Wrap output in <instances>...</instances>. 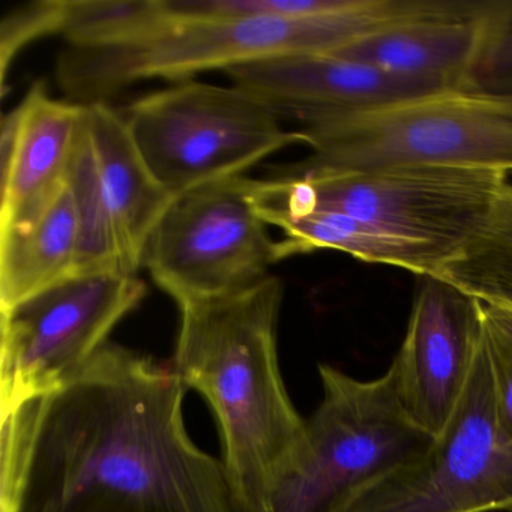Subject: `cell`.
Instances as JSON below:
<instances>
[{"label":"cell","mask_w":512,"mask_h":512,"mask_svg":"<svg viewBox=\"0 0 512 512\" xmlns=\"http://www.w3.org/2000/svg\"><path fill=\"white\" fill-rule=\"evenodd\" d=\"M172 365L107 343L0 428V512H236L223 461L188 434Z\"/></svg>","instance_id":"cell-1"},{"label":"cell","mask_w":512,"mask_h":512,"mask_svg":"<svg viewBox=\"0 0 512 512\" xmlns=\"http://www.w3.org/2000/svg\"><path fill=\"white\" fill-rule=\"evenodd\" d=\"M283 281L179 308L173 370L214 412L236 512H266L295 466L307 421L293 406L277 350Z\"/></svg>","instance_id":"cell-2"},{"label":"cell","mask_w":512,"mask_h":512,"mask_svg":"<svg viewBox=\"0 0 512 512\" xmlns=\"http://www.w3.org/2000/svg\"><path fill=\"white\" fill-rule=\"evenodd\" d=\"M403 0H355L340 13L314 17H259L226 22L173 23L155 37L119 49H71L59 77L82 104L139 80H185L260 59L329 53L365 35L407 22Z\"/></svg>","instance_id":"cell-3"},{"label":"cell","mask_w":512,"mask_h":512,"mask_svg":"<svg viewBox=\"0 0 512 512\" xmlns=\"http://www.w3.org/2000/svg\"><path fill=\"white\" fill-rule=\"evenodd\" d=\"M506 179L496 170L439 166L289 169L280 178H247V188L257 209L338 212L424 245L446 265L484 223Z\"/></svg>","instance_id":"cell-4"},{"label":"cell","mask_w":512,"mask_h":512,"mask_svg":"<svg viewBox=\"0 0 512 512\" xmlns=\"http://www.w3.org/2000/svg\"><path fill=\"white\" fill-rule=\"evenodd\" d=\"M310 157L296 172L439 166L512 172V97L434 92L301 128Z\"/></svg>","instance_id":"cell-5"},{"label":"cell","mask_w":512,"mask_h":512,"mask_svg":"<svg viewBox=\"0 0 512 512\" xmlns=\"http://www.w3.org/2000/svg\"><path fill=\"white\" fill-rule=\"evenodd\" d=\"M124 119L146 166L175 199L304 145L301 131H287L268 104L236 86L185 80L134 101Z\"/></svg>","instance_id":"cell-6"},{"label":"cell","mask_w":512,"mask_h":512,"mask_svg":"<svg viewBox=\"0 0 512 512\" xmlns=\"http://www.w3.org/2000/svg\"><path fill=\"white\" fill-rule=\"evenodd\" d=\"M319 374L322 403L308 419L304 449L266 512H335L359 488L433 440L401 412L389 371L359 380L320 365Z\"/></svg>","instance_id":"cell-7"},{"label":"cell","mask_w":512,"mask_h":512,"mask_svg":"<svg viewBox=\"0 0 512 512\" xmlns=\"http://www.w3.org/2000/svg\"><path fill=\"white\" fill-rule=\"evenodd\" d=\"M512 509V448L497 425L493 374L481 343L466 392L430 445L353 493L335 512Z\"/></svg>","instance_id":"cell-8"},{"label":"cell","mask_w":512,"mask_h":512,"mask_svg":"<svg viewBox=\"0 0 512 512\" xmlns=\"http://www.w3.org/2000/svg\"><path fill=\"white\" fill-rule=\"evenodd\" d=\"M280 260V242L251 200L245 176L176 197L143 254V265L179 308L245 292Z\"/></svg>","instance_id":"cell-9"},{"label":"cell","mask_w":512,"mask_h":512,"mask_svg":"<svg viewBox=\"0 0 512 512\" xmlns=\"http://www.w3.org/2000/svg\"><path fill=\"white\" fill-rule=\"evenodd\" d=\"M145 295L136 275H80L0 311V415L67 385Z\"/></svg>","instance_id":"cell-10"},{"label":"cell","mask_w":512,"mask_h":512,"mask_svg":"<svg viewBox=\"0 0 512 512\" xmlns=\"http://www.w3.org/2000/svg\"><path fill=\"white\" fill-rule=\"evenodd\" d=\"M484 304L442 278L419 277L406 337L388 368L407 421L434 437L460 404L482 343Z\"/></svg>","instance_id":"cell-11"},{"label":"cell","mask_w":512,"mask_h":512,"mask_svg":"<svg viewBox=\"0 0 512 512\" xmlns=\"http://www.w3.org/2000/svg\"><path fill=\"white\" fill-rule=\"evenodd\" d=\"M86 104L53 100L41 83L2 121L0 232L34 226L67 190Z\"/></svg>","instance_id":"cell-12"},{"label":"cell","mask_w":512,"mask_h":512,"mask_svg":"<svg viewBox=\"0 0 512 512\" xmlns=\"http://www.w3.org/2000/svg\"><path fill=\"white\" fill-rule=\"evenodd\" d=\"M233 86L302 124L445 92L326 53L260 59L227 68Z\"/></svg>","instance_id":"cell-13"},{"label":"cell","mask_w":512,"mask_h":512,"mask_svg":"<svg viewBox=\"0 0 512 512\" xmlns=\"http://www.w3.org/2000/svg\"><path fill=\"white\" fill-rule=\"evenodd\" d=\"M493 0L467 13L401 23L344 44L326 55L368 65L391 76L463 91L478 52L482 20Z\"/></svg>","instance_id":"cell-14"},{"label":"cell","mask_w":512,"mask_h":512,"mask_svg":"<svg viewBox=\"0 0 512 512\" xmlns=\"http://www.w3.org/2000/svg\"><path fill=\"white\" fill-rule=\"evenodd\" d=\"M86 125L122 266L125 274L136 275L149 236L175 197L146 166L121 113L104 101L86 104Z\"/></svg>","instance_id":"cell-15"},{"label":"cell","mask_w":512,"mask_h":512,"mask_svg":"<svg viewBox=\"0 0 512 512\" xmlns=\"http://www.w3.org/2000/svg\"><path fill=\"white\" fill-rule=\"evenodd\" d=\"M257 211L268 226L283 230L284 239L280 242L283 259L319 248H332L365 262L407 269L418 277L436 275L445 265L439 254L424 245L398 238L338 212L274 208Z\"/></svg>","instance_id":"cell-16"},{"label":"cell","mask_w":512,"mask_h":512,"mask_svg":"<svg viewBox=\"0 0 512 512\" xmlns=\"http://www.w3.org/2000/svg\"><path fill=\"white\" fill-rule=\"evenodd\" d=\"M79 220L70 188L28 229L0 232V311L76 277Z\"/></svg>","instance_id":"cell-17"},{"label":"cell","mask_w":512,"mask_h":512,"mask_svg":"<svg viewBox=\"0 0 512 512\" xmlns=\"http://www.w3.org/2000/svg\"><path fill=\"white\" fill-rule=\"evenodd\" d=\"M433 277L482 304L512 310V185L500 190L475 235Z\"/></svg>","instance_id":"cell-18"},{"label":"cell","mask_w":512,"mask_h":512,"mask_svg":"<svg viewBox=\"0 0 512 512\" xmlns=\"http://www.w3.org/2000/svg\"><path fill=\"white\" fill-rule=\"evenodd\" d=\"M173 25L163 0H65L61 35L73 49L134 46Z\"/></svg>","instance_id":"cell-19"},{"label":"cell","mask_w":512,"mask_h":512,"mask_svg":"<svg viewBox=\"0 0 512 512\" xmlns=\"http://www.w3.org/2000/svg\"><path fill=\"white\" fill-rule=\"evenodd\" d=\"M68 188L73 196L79 220L76 277L97 274L127 275L122 266L112 218L101 193L97 161L86 125V116L71 163Z\"/></svg>","instance_id":"cell-20"},{"label":"cell","mask_w":512,"mask_h":512,"mask_svg":"<svg viewBox=\"0 0 512 512\" xmlns=\"http://www.w3.org/2000/svg\"><path fill=\"white\" fill-rule=\"evenodd\" d=\"M463 91L512 97V0H493Z\"/></svg>","instance_id":"cell-21"},{"label":"cell","mask_w":512,"mask_h":512,"mask_svg":"<svg viewBox=\"0 0 512 512\" xmlns=\"http://www.w3.org/2000/svg\"><path fill=\"white\" fill-rule=\"evenodd\" d=\"M482 346L493 374L497 425L512 448V310L484 304Z\"/></svg>","instance_id":"cell-22"},{"label":"cell","mask_w":512,"mask_h":512,"mask_svg":"<svg viewBox=\"0 0 512 512\" xmlns=\"http://www.w3.org/2000/svg\"><path fill=\"white\" fill-rule=\"evenodd\" d=\"M65 19V0H40L25 5L5 17L0 31L2 82L17 53L35 38L61 34Z\"/></svg>","instance_id":"cell-23"},{"label":"cell","mask_w":512,"mask_h":512,"mask_svg":"<svg viewBox=\"0 0 512 512\" xmlns=\"http://www.w3.org/2000/svg\"><path fill=\"white\" fill-rule=\"evenodd\" d=\"M511 512H512V509H511Z\"/></svg>","instance_id":"cell-24"}]
</instances>
